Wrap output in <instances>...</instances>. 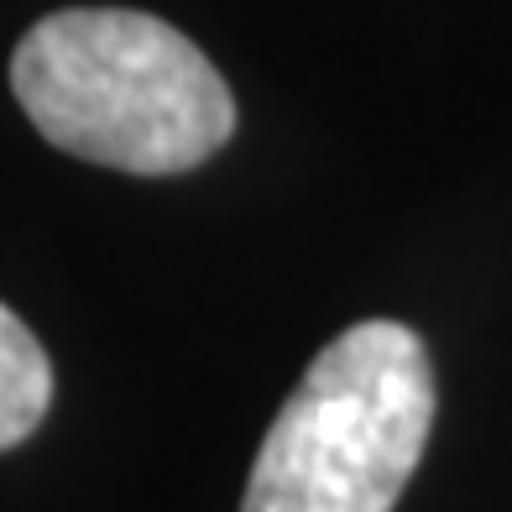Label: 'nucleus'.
<instances>
[{
    "label": "nucleus",
    "instance_id": "2",
    "mask_svg": "<svg viewBox=\"0 0 512 512\" xmlns=\"http://www.w3.org/2000/svg\"><path fill=\"white\" fill-rule=\"evenodd\" d=\"M434 408L429 345L398 319L351 324L272 418L241 512H392Z\"/></svg>",
    "mask_w": 512,
    "mask_h": 512
},
{
    "label": "nucleus",
    "instance_id": "3",
    "mask_svg": "<svg viewBox=\"0 0 512 512\" xmlns=\"http://www.w3.org/2000/svg\"><path fill=\"white\" fill-rule=\"evenodd\" d=\"M53 403V366L42 340L0 304V450L21 445Z\"/></svg>",
    "mask_w": 512,
    "mask_h": 512
},
{
    "label": "nucleus",
    "instance_id": "1",
    "mask_svg": "<svg viewBox=\"0 0 512 512\" xmlns=\"http://www.w3.org/2000/svg\"><path fill=\"white\" fill-rule=\"evenodd\" d=\"M11 89L58 152L115 173H189L236 131L220 68L147 11L42 16L11 53Z\"/></svg>",
    "mask_w": 512,
    "mask_h": 512
}]
</instances>
